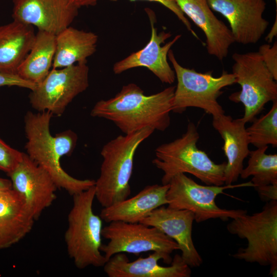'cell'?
I'll return each mask as SVG.
<instances>
[{
    "mask_svg": "<svg viewBox=\"0 0 277 277\" xmlns=\"http://www.w3.org/2000/svg\"><path fill=\"white\" fill-rule=\"evenodd\" d=\"M175 88L147 95L136 84L130 83L114 96L98 101L90 114L111 121L125 134L146 127L164 131L170 125Z\"/></svg>",
    "mask_w": 277,
    "mask_h": 277,
    "instance_id": "cell-1",
    "label": "cell"
},
{
    "mask_svg": "<svg viewBox=\"0 0 277 277\" xmlns=\"http://www.w3.org/2000/svg\"><path fill=\"white\" fill-rule=\"evenodd\" d=\"M52 116L48 111L26 113L24 117L27 140L25 149L29 157L49 173L58 188H62L73 195L94 186L95 181L76 179L62 168L61 159L72 154L76 145L77 136L71 130L53 136L50 131Z\"/></svg>",
    "mask_w": 277,
    "mask_h": 277,
    "instance_id": "cell-2",
    "label": "cell"
},
{
    "mask_svg": "<svg viewBox=\"0 0 277 277\" xmlns=\"http://www.w3.org/2000/svg\"><path fill=\"white\" fill-rule=\"evenodd\" d=\"M146 127L134 132L120 135L103 147V162L94 185L95 198L103 207L129 197L133 160L140 145L154 131Z\"/></svg>",
    "mask_w": 277,
    "mask_h": 277,
    "instance_id": "cell-3",
    "label": "cell"
},
{
    "mask_svg": "<svg viewBox=\"0 0 277 277\" xmlns=\"http://www.w3.org/2000/svg\"><path fill=\"white\" fill-rule=\"evenodd\" d=\"M200 138L195 125L188 123L186 132L173 141L164 143L155 150L152 164L163 172L162 184H168L179 173H189L206 185H225L226 163L214 162L197 146Z\"/></svg>",
    "mask_w": 277,
    "mask_h": 277,
    "instance_id": "cell-4",
    "label": "cell"
},
{
    "mask_svg": "<svg viewBox=\"0 0 277 277\" xmlns=\"http://www.w3.org/2000/svg\"><path fill=\"white\" fill-rule=\"evenodd\" d=\"M72 196L64 236L68 254L78 269L103 267L107 260L101 251L102 219L93 210L94 186Z\"/></svg>",
    "mask_w": 277,
    "mask_h": 277,
    "instance_id": "cell-5",
    "label": "cell"
},
{
    "mask_svg": "<svg viewBox=\"0 0 277 277\" xmlns=\"http://www.w3.org/2000/svg\"><path fill=\"white\" fill-rule=\"evenodd\" d=\"M232 234L248 242L232 256L236 259L261 266H270L269 274L277 272V201L267 202L262 210L234 218L227 226Z\"/></svg>",
    "mask_w": 277,
    "mask_h": 277,
    "instance_id": "cell-6",
    "label": "cell"
},
{
    "mask_svg": "<svg viewBox=\"0 0 277 277\" xmlns=\"http://www.w3.org/2000/svg\"><path fill=\"white\" fill-rule=\"evenodd\" d=\"M168 58L177 80L172 112L182 114L188 108L195 107L203 110L212 117L225 113L217 99L224 88L235 84V77L232 73L224 71L220 76L215 77L210 71L202 73L183 67L171 50L168 52Z\"/></svg>",
    "mask_w": 277,
    "mask_h": 277,
    "instance_id": "cell-7",
    "label": "cell"
},
{
    "mask_svg": "<svg viewBox=\"0 0 277 277\" xmlns=\"http://www.w3.org/2000/svg\"><path fill=\"white\" fill-rule=\"evenodd\" d=\"M232 73L241 90L232 93L229 99L241 103L244 107L242 117L246 123L252 122L269 102L277 100V84L258 51L234 53Z\"/></svg>",
    "mask_w": 277,
    "mask_h": 277,
    "instance_id": "cell-8",
    "label": "cell"
},
{
    "mask_svg": "<svg viewBox=\"0 0 277 277\" xmlns=\"http://www.w3.org/2000/svg\"><path fill=\"white\" fill-rule=\"evenodd\" d=\"M166 194L168 206L176 209L187 210L192 212L194 221L201 223L212 219L227 221L247 213L243 209L221 208L216 204V197L228 189L254 187L251 182L236 185H202L196 183L185 173L173 176L169 183Z\"/></svg>",
    "mask_w": 277,
    "mask_h": 277,
    "instance_id": "cell-9",
    "label": "cell"
},
{
    "mask_svg": "<svg viewBox=\"0 0 277 277\" xmlns=\"http://www.w3.org/2000/svg\"><path fill=\"white\" fill-rule=\"evenodd\" d=\"M102 235L109 241L101 251L108 261L118 253L138 254L152 251L160 253L165 263L171 264L170 254L179 250L177 244L159 229L142 223L113 221L103 227Z\"/></svg>",
    "mask_w": 277,
    "mask_h": 277,
    "instance_id": "cell-10",
    "label": "cell"
},
{
    "mask_svg": "<svg viewBox=\"0 0 277 277\" xmlns=\"http://www.w3.org/2000/svg\"><path fill=\"white\" fill-rule=\"evenodd\" d=\"M89 68L87 62L50 70L44 80L29 95L32 107L61 115L67 106L89 87Z\"/></svg>",
    "mask_w": 277,
    "mask_h": 277,
    "instance_id": "cell-11",
    "label": "cell"
},
{
    "mask_svg": "<svg viewBox=\"0 0 277 277\" xmlns=\"http://www.w3.org/2000/svg\"><path fill=\"white\" fill-rule=\"evenodd\" d=\"M8 175L12 189L24 200L34 219L50 206L58 188L49 173L23 153L21 161Z\"/></svg>",
    "mask_w": 277,
    "mask_h": 277,
    "instance_id": "cell-12",
    "label": "cell"
},
{
    "mask_svg": "<svg viewBox=\"0 0 277 277\" xmlns=\"http://www.w3.org/2000/svg\"><path fill=\"white\" fill-rule=\"evenodd\" d=\"M208 3L227 19L234 42L239 44H256L269 26L263 16L265 0H208Z\"/></svg>",
    "mask_w": 277,
    "mask_h": 277,
    "instance_id": "cell-13",
    "label": "cell"
},
{
    "mask_svg": "<svg viewBox=\"0 0 277 277\" xmlns=\"http://www.w3.org/2000/svg\"><path fill=\"white\" fill-rule=\"evenodd\" d=\"M145 11L151 27L149 42L142 49L115 63L113 66V71L114 73L118 74L130 69L144 67L152 72L163 83L171 84L175 80V74L168 62V53L181 35H176L171 41L162 46L167 39L171 37V34L164 31L158 33L155 27L156 19L154 12L149 8L145 9Z\"/></svg>",
    "mask_w": 277,
    "mask_h": 277,
    "instance_id": "cell-14",
    "label": "cell"
},
{
    "mask_svg": "<svg viewBox=\"0 0 277 277\" xmlns=\"http://www.w3.org/2000/svg\"><path fill=\"white\" fill-rule=\"evenodd\" d=\"M14 21L55 35L70 26L78 8L71 0H13Z\"/></svg>",
    "mask_w": 277,
    "mask_h": 277,
    "instance_id": "cell-15",
    "label": "cell"
},
{
    "mask_svg": "<svg viewBox=\"0 0 277 277\" xmlns=\"http://www.w3.org/2000/svg\"><path fill=\"white\" fill-rule=\"evenodd\" d=\"M193 213L187 210L161 206L140 223L155 227L178 245L184 261L190 267H200L203 260L195 247L192 237Z\"/></svg>",
    "mask_w": 277,
    "mask_h": 277,
    "instance_id": "cell-16",
    "label": "cell"
},
{
    "mask_svg": "<svg viewBox=\"0 0 277 277\" xmlns=\"http://www.w3.org/2000/svg\"><path fill=\"white\" fill-rule=\"evenodd\" d=\"M162 255L153 252L147 257H140L130 261L125 253H118L111 256L103 266L109 277H189L190 267L184 261L181 255L176 254L171 265L161 266L159 261Z\"/></svg>",
    "mask_w": 277,
    "mask_h": 277,
    "instance_id": "cell-17",
    "label": "cell"
},
{
    "mask_svg": "<svg viewBox=\"0 0 277 277\" xmlns=\"http://www.w3.org/2000/svg\"><path fill=\"white\" fill-rule=\"evenodd\" d=\"M186 15L204 32L207 52L220 61L227 57L235 43L230 29L214 14L208 0H175Z\"/></svg>",
    "mask_w": 277,
    "mask_h": 277,
    "instance_id": "cell-18",
    "label": "cell"
},
{
    "mask_svg": "<svg viewBox=\"0 0 277 277\" xmlns=\"http://www.w3.org/2000/svg\"><path fill=\"white\" fill-rule=\"evenodd\" d=\"M246 124L242 118L233 119L225 113L212 117V126L224 141L222 149L227 160L224 170L225 185L237 181L244 168V161L250 152Z\"/></svg>",
    "mask_w": 277,
    "mask_h": 277,
    "instance_id": "cell-19",
    "label": "cell"
},
{
    "mask_svg": "<svg viewBox=\"0 0 277 277\" xmlns=\"http://www.w3.org/2000/svg\"><path fill=\"white\" fill-rule=\"evenodd\" d=\"M169 186V184L147 186L133 197L103 207L100 216L108 223L140 222L154 209L168 204L166 194Z\"/></svg>",
    "mask_w": 277,
    "mask_h": 277,
    "instance_id": "cell-20",
    "label": "cell"
},
{
    "mask_svg": "<svg viewBox=\"0 0 277 277\" xmlns=\"http://www.w3.org/2000/svg\"><path fill=\"white\" fill-rule=\"evenodd\" d=\"M35 221L24 200L13 189L0 192V249L22 240Z\"/></svg>",
    "mask_w": 277,
    "mask_h": 277,
    "instance_id": "cell-21",
    "label": "cell"
},
{
    "mask_svg": "<svg viewBox=\"0 0 277 277\" xmlns=\"http://www.w3.org/2000/svg\"><path fill=\"white\" fill-rule=\"evenodd\" d=\"M36 33L32 26L16 21L0 25V72L17 74Z\"/></svg>",
    "mask_w": 277,
    "mask_h": 277,
    "instance_id": "cell-22",
    "label": "cell"
},
{
    "mask_svg": "<svg viewBox=\"0 0 277 277\" xmlns=\"http://www.w3.org/2000/svg\"><path fill=\"white\" fill-rule=\"evenodd\" d=\"M98 36L92 32L69 26L55 35V52L52 69L87 62L96 50Z\"/></svg>",
    "mask_w": 277,
    "mask_h": 277,
    "instance_id": "cell-23",
    "label": "cell"
},
{
    "mask_svg": "<svg viewBox=\"0 0 277 277\" xmlns=\"http://www.w3.org/2000/svg\"><path fill=\"white\" fill-rule=\"evenodd\" d=\"M55 35L38 30L30 50L17 69L18 75L35 85L44 80L52 67Z\"/></svg>",
    "mask_w": 277,
    "mask_h": 277,
    "instance_id": "cell-24",
    "label": "cell"
},
{
    "mask_svg": "<svg viewBox=\"0 0 277 277\" xmlns=\"http://www.w3.org/2000/svg\"><path fill=\"white\" fill-rule=\"evenodd\" d=\"M268 148L261 147L250 151L248 165L240 173L243 179L252 176L253 187L277 184V154H266Z\"/></svg>",
    "mask_w": 277,
    "mask_h": 277,
    "instance_id": "cell-25",
    "label": "cell"
},
{
    "mask_svg": "<svg viewBox=\"0 0 277 277\" xmlns=\"http://www.w3.org/2000/svg\"><path fill=\"white\" fill-rule=\"evenodd\" d=\"M246 131L250 144L256 148L277 147V100L272 102L269 111L259 118H254Z\"/></svg>",
    "mask_w": 277,
    "mask_h": 277,
    "instance_id": "cell-26",
    "label": "cell"
},
{
    "mask_svg": "<svg viewBox=\"0 0 277 277\" xmlns=\"http://www.w3.org/2000/svg\"><path fill=\"white\" fill-rule=\"evenodd\" d=\"M23 153L12 148L0 138V170L7 174L11 172L21 161Z\"/></svg>",
    "mask_w": 277,
    "mask_h": 277,
    "instance_id": "cell-27",
    "label": "cell"
},
{
    "mask_svg": "<svg viewBox=\"0 0 277 277\" xmlns=\"http://www.w3.org/2000/svg\"><path fill=\"white\" fill-rule=\"evenodd\" d=\"M260 54L265 65L271 73L274 79L277 80V43L271 46L264 44L259 47L258 51Z\"/></svg>",
    "mask_w": 277,
    "mask_h": 277,
    "instance_id": "cell-28",
    "label": "cell"
},
{
    "mask_svg": "<svg viewBox=\"0 0 277 277\" xmlns=\"http://www.w3.org/2000/svg\"><path fill=\"white\" fill-rule=\"evenodd\" d=\"M109 1L115 2V1H117V0H109ZM130 1H135L137 0H130ZM143 1L157 2V3L161 4L162 5L166 7L167 8H168L171 11H172L177 16L179 19L181 21L182 23L185 25V26L186 27L188 30L190 31L191 33L193 34V35L194 36H195L196 37H197V36L196 35L195 33L192 29L191 25L190 22L186 17L185 15L182 11V10H181V9L177 5L175 0H143Z\"/></svg>",
    "mask_w": 277,
    "mask_h": 277,
    "instance_id": "cell-29",
    "label": "cell"
},
{
    "mask_svg": "<svg viewBox=\"0 0 277 277\" xmlns=\"http://www.w3.org/2000/svg\"><path fill=\"white\" fill-rule=\"evenodd\" d=\"M36 85L21 78L17 74L0 72V87L17 86L32 90Z\"/></svg>",
    "mask_w": 277,
    "mask_h": 277,
    "instance_id": "cell-30",
    "label": "cell"
},
{
    "mask_svg": "<svg viewBox=\"0 0 277 277\" xmlns=\"http://www.w3.org/2000/svg\"><path fill=\"white\" fill-rule=\"evenodd\" d=\"M261 199L265 202L277 201V184L254 187Z\"/></svg>",
    "mask_w": 277,
    "mask_h": 277,
    "instance_id": "cell-31",
    "label": "cell"
},
{
    "mask_svg": "<svg viewBox=\"0 0 277 277\" xmlns=\"http://www.w3.org/2000/svg\"><path fill=\"white\" fill-rule=\"evenodd\" d=\"M78 8L82 7L94 6L100 0H71Z\"/></svg>",
    "mask_w": 277,
    "mask_h": 277,
    "instance_id": "cell-32",
    "label": "cell"
},
{
    "mask_svg": "<svg viewBox=\"0 0 277 277\" xmlns=\"http://www.w3.org/2000/svg\"><path fill=\"white\" fill-rule=\"evenodd\" d=\"M12 189L10 180L0 177V192L6 191Z\"/></svg>",
    "mask_w": 277,
    "mask_h": 277,
    "instance_id": "cell-33",
    "label": "cell"
},
{
    "mask_svg": "<svg viewBox=\"0 0 277 277\" xmlns=\"http://www.w3.org/2000/svg\"><path fill=\"white\" fill-rule=\"evenodd\" d=\"M277 18L276 16L275 21L272 26V27L268 33V35L265 37V40L269 44L272 41L273 38L276 36L277 33Z\"/></svg>",
    "mask_w": 277,
    "mask_h": 277,
    "instance_id": "cell-34",
    "label": "cell"
},
{
    "mask_svg": "<svg viewBox=\"0 0 277 277\" xmlns=\"http://www.w3.org/2000/svg\"><path fill=\"white\" fill-rule=\"evenodd\" d=\"M275 3H277V0H275Z\"/></svg>",
    "mask_w": 277,
    "mask_h": 277,
    "instance_id": "cell-35",
    "label": "cell"
}]
</instances>
